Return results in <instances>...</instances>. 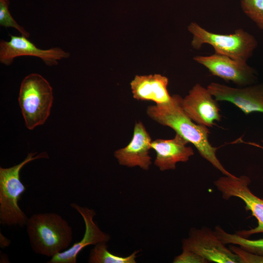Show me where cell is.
Returning <instances> with one entry per match:
<instances>
[{
    "mask_svg": "<svg viewBox=\"0 0 263 263\" xmlns=\"http://www.w3.org/2000/svg\"><path fill=\"white\" fill-rule=\"evenodd\" d=\"M182 99L179 95H173L169 102L148 106L147 114L153 121L171 128L192 144L200 155L224 175L235 176L225 169L217 158L218 148L212 146L208 140L207 127L197 124L186 114L182 107Z\"/></svg>",
    "mask_w": 263,
    "mask_h": 263,
    "instance_id": "1",
    "label": "cell"
},
{
    "mask_svg": "<svg viewBox=\"0 0 263 263\" xmlns=\"http://www.w3.org/2000/svg\"><path fill=\"white\" fill-rule=\"evenodd\" d=\"M26 226L31 246L36 254L52 257L67 250L73 241L72 227L57 213L34 214Z\"/></svg>",
    "mask_w": 263,
    "mask_h": 263,
    "instance_id": "2",
    "label": "cell"
},
{
    "mask_svg": "<svg viewBox=\"0 0 263 263\" xmlns=\"http://www.w3.org/2000/svg\"><path fill=\"white\" fill-rule=\"evenodd\" d=\"M36 154L37 152L29 153L20 163L10 168H0V222L3 225L23 226L27 224L28 218L18 205L21 195L26 190L19 173L30 162L49 158L46 152Z\"/></svg>",
    "mask_w": 263,
    "mask_h": 263,
    "instance_id": "3",
    "label": "cell"
},
{
    "mask_svg": "<svg viewBox=\"0 0 263 263\" xmlns=\"http://www.w3.org/2000/svg\"><path fill=\"white\" fill-rule=\"evenodd\" d=\"M188 29L192 35L191 45L194 49L199 50L204 44H208L214 48L215 53L241 61L247 62L258 46L256 38L242 28L231 34H220L192 22Z\"/></svg>",
    "mask_w": 263,
    "mask_h": 263,
    "instance_id": "4",
    "label": "cell"
},
{
    "mask_svg": "<svg viewBox=\"0 0 263 263\" xmlns=\"http://www.w3.org/2000/svg\"><path fill=\"white\" fill-rule=\"evenodd\" d=\"M18 100L26 127L33 130L43 125L50 115L53 102L52 88L42 75L31 74L21 83Z\"/></svg>",
    "mask_w": 263,
    "mask_h": 263,
    "instance_id": "5",
    "label": "cell"
},
{
    "mask_svg": "<svg viewBox=\"0 0 263 263\" xmlns=\"http://www.w3.org/2000/svg\"><path fill=\"white\" fill-rule=\"evenodd\" d=\"M250 183V178L245 175L239 177L224 175L214 182L223 199L227 200L232 197L240 199L245 204V210L250 211L252 216L257 219V226L237 232V234L245 238L255 234L263 233V199L251 191L249 188Z\"/></svg>",
    "mask_w": 263,
    "mask_h": 263,
    "instance_id": "6",
    "label": "cell"
},
{
    "mask_svg": "<svg viewBox=\"0 0 263 263\" xmlns=\"http://www.w3.org/2000/svg\"><path fill=\"white\" fill-rule=\"evenodd\" d=\"M210 228H192L182 241V249L193 251L209 262L241 263L239 257L227 248Z\"/></svg>",
    "mask_w": 263,
    "mask_h": 263,
    "instance_id": "7",
    "label": "cell"
},
{
    "mask_svg": "<svg viewBox=\"0 0 263 263\" xmlns=\"http://www.w3.org/2000/svg\"><path fill=\"white\" fill-rule=\"evenodd\" d=\"M193 59L208 69L213 75L226 82H232L239 87L254 84L257 80L256 70L247 62L216 53L209 56H197Z\"/></svg>",
    "mask_w": 263,
    "mask_h": 263,
    "instance_id": "8",
    "label": "cell"
},
{
    "mask_svg": "<svg viewBox=\"0 0 263 263\" xmlns=\"http://www.w3.org/2000/svg\"><path fill=\"white\" fill-rule=\"evenodd\" d=\"M9 41L0 42V62L9 65L14 59L21 56H32L41 59L47 65L58 64V60L69 57L70 54L59 47L43 50L38 48L25 36L9 35Z\"/></svg>",
    "mask_w": 263,
    "mask_h": 263,
    "instance_id": "9",
    "label": "cell"
},
{
    "mask_svg": "<svg viewBox=\"0 0 263 263\" xmlns=\"http://www.w3.org/2000/svg\"><path fill=\"white\" fill-rule=\"evenodd\" d=\"M207 89L217 101L229 102L245 114L263 113V84L232 87L211 82Z\"/></svg>",
    "mask_w": 263,
    "mask_h": 263,
    "instance_id": "10",
    "label": "cell"
},
{
    "mask_svg": "<svg viewBox=\"0 0 263 263\" xmlns=\"http://www.w3.org/2000/svg\"><path fill=\"white\" fill-rule=\"evenodd\" d=\"M186 114L195 123L207 127H212L221 120L217 101L200 84H196L181 101Z\"/></svg>",
    "mask_w": 263,
    "mask_h": 263,
    "instance_id": "11",
    "label": "cell"
},
{
    "mask_svg": "<svg viewBox=\"0 0 263 263\" xmlns=\"http://www.w3.org/2000/svg\"><path fill=\"white\" fill-rule=\"evenodd\" d=\"M71 207L76 210L82 217L85 225V231L83 238L75 243L67 250L61 252L51 257L48 263H76L77 257L80 252L86 246L95 245L101 242H108L110 235L102 231L94 222V217L96 213L93 209L81 207L72 203Z\"/></svg>",
    "mask_w": 263,
    "mask_h": 263,
    "instance_id": "12",
    "label": "cell"
},
{
    "mask_svg": "<svg viewBox=\"0 0 263 263\" xmlns=\"http://www.w3.org/2000/svg\"><path fill=\"white\" fill-rule=\"evenodd\" d=\"M151 142V137L143 124L136 122L132 140L126 147L115 151L114 155L121 165L130 168L138 166L148 170L151 164L149 155Z\"/></svg>",
    "mask_w": 263,
    "mask_h": 263,
    "instance_id": "13",
    "label": "cell"
},
{
    "mask_svg": "<svg viewBox=\"0 0 263 263\" xmlns=\"http://www.w3.org/2000/svg\"><path fill=\"white\" fill-rule=\"evenodd\" d=\"M188 142L176 133L171 139H156L151 141V149H153L156 156L154 164L161 171L173 170L178 162H186L194 155Z\"/></svg>",
    "mask_w": 263,
    "mask_h": 263,
    "instance_id": "14",
    "label": "cell"
},
{
    "mask_svg": "<svg viewBox=\"0 0 263 263\" xmlns=\"http://www.w3.org/2000/svg\"><path fill=\"white\" fill-rule=\"evenodd\" d=\"M168 78L160 74L135 76L130 85L133 97L140 101L156 103L169 102L171 99L168 91Z\"/></svg>",
    "mask_w": 263,
    "mask_h": 263,
    "instance_id": "15",
    "label": "cell"
},
{
    "mask_svg": "<svg viewBox=\"0 0 263 263\" xmlns=\"http://www.w3.org/2000/svg\"><path fill=\"white\" fill-rule=\"evenodd\" d=\"M214 230L218 237L224 244L238 245L246 251L263 256V238L251 240L242 237L236 233H228L219 225L216 226Z\"/></svg>",
    "mask_w": 263,
    "mask_h": 263,
    "instance_id": "16",
    "label": "cell"
},
{
    "mask_svg": "<svg viewBox=\"0 0 263 263\" xmlns=\"http://www.w3.org/2000/svg\"><path fill=\"white\" fill-rule=\"evenodd\" d=\"M91 250L88 262L90 263H135L137 254L135 251L126 257H122L110 252L107 242H101L94 245Z\"/></svg>",
    "mask_w": 263,
    "mask_h": 263,
    "instance_id": "17",
    "label": "cell"
},
{
    "mask_svg": "<svg viewBox=\"0 0 263 263\" xmlns=\"http://www.w3.org/2000/svg\"><path fill=\"white\" fill-rule=\"evenodd\" d=\"M244 14L263 30V0H240Z\"/></svg>",
    "mask_w": 263,
    "mask_h": 263,
    "instance_id": "18",
    "label": "cell"
},
{
    "mask_svg": "<svg viewBox=\"0 0 263 263\" xmlns=\"http://www.w3.org/2000/svg\"><path fill=\"white\" fill-rule=\"evenodd\" d=\"M8 0H0V25L7 28L13 27L17 30L22 36L28 38L30 33L20 26L11 16L8 9Z\"/></svg>",
    "mask_w": 263,
    "mask_h": 263,
    "instance_id": "19",
    "label": "cell"
},
{
    "mask_svg": "<svg viewBox=\"0 0 263 263\" xmlns=\"http://www.w3.org/2000/svg\"><path fill=\"white\" fill-rule=\"evenodd\" d=\"M229 248L239 257L241 263H263V256L251 253L234 244H230Z\"/></svg>",
    "mask_w": 263,
    "mask_h": 263,
    "instance_id": "20",
    "label": "cell"
},
{
    "mask_svg": "<svg viewBox=\"0 0 263 263\" xmlns=\"http://www.w3.org/2000/svg\"><path fill=\"white\" fill-rule=\"evenodd\" d=\"M174 263H207L208 262L200 255L190 250L183 249L182 252L175 257Z\"/></svg>",
    "mask_w": 263,
    "mask_h": 263,
    "instance_id": "21",
    "label": "cell"
},
{
    "mask_svg": "<svg viewBox=\"0 0 263 263\" xmlns=\"http://www.w3.org/2000/svg\"><path fill=\"white\" fill-rule=\"evenodd\" d=\"M0 245L1 248H4L9 246L10 244V241L3 236L0 233Z\"/></svg>",
    "mask_w": 263,
    "mask_h": 263,
    "instance_id": "22",
    "label": "cell"
},
{
    "mask_svg": "<svg viewBox=\"0 0 263 263\" xmlns=\"http://www.w3.org/2000/svg\"><path fill=\"white\" fill-rule=\"evenodd\" d=\"M256 146H257V147H260L261 149H262L263 150V146H260L258 145H255Z\"/></svg>",
    "mask_w": 263,
    "mask_h": 263,
    "instance_id": "23",
    "label": "cell"
}]
</instances>
